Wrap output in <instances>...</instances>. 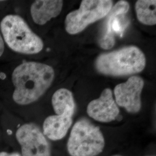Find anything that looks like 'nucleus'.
Here are the masks:
<instances>
[{
    "instance_id": "ddd939ff",
    "label": "nucleus",
    "mask_w": 156,
    "mask_h": 156,
    "mask_svg": "<svg viewBox=\"0 0 156 156\" xmlns=\"http://www.w3.org/2000/svg\"><path fill=\"white\" fill-rule=\"evenodd\" d=\"M135 11L140 23L147 26L156 24V1L138 0L136 2Z\"/></svg>"
},
{
    "instance_id": "dca6fc26",
    "label": "nucleus",
    "mask_w": 156,
    "mask_h": 156,
    "mask_svg": "<svg viewBox=\"0 0 156 156\" xmlns=\"http://www.w3.org/2000/svg\"><path fill=\"white\" fill-rule=\"evenodd\" d=\"M120 156V155H115V156Z\"/></svg>"
},
{
    "instance_id": "a211bd4d",
    "label": "nucleus",
    "mask_w": 156,
    "mask_h": 156,
    "mask_svg": "<svg viewBox=\"0 0 156 156\" xmlns=\"http://www.w3.org/2000/svg\"></svg>"
},
{
    "instance_id": "20e7f679",
    "label": "nucleus",
    "mask_w": 156,
    "mask_h": 156,
    "mask_svg": "<svg viewBox=\"0 0 156 156\" xmlns=\"http://www.w3.org/2000/svg\"><path fill=\"white\" fill-rule=\"evenodd\" d=\"M104 146V137L100 128L86 119L74 124L67 143V149L71 156H97Z\"/></svg>"
},
{
    "instance_id": "9b49d317",
    "label": "nucleus",
    "mask_w": 156,
    "mask_h": 156,
    "mask_svg": "<svg viewBox=\"0 0 156 156\" xmlns=\"http://www.w3.org/2000/svg\"><path fill=\"white\" fill-rule=\"evenodd\" d=\"M73 114L74 113L66 112L46 117L43 124L44 135L53 140L63 138L72 125Z\"/></svg>"
},
{
    "instance_id": "f257e3e1",
    "label": "nucleus",
    "mask_w": 156,
    "mask_h": 156,
    "mask_svg": "<svg viewBox=\"0 0 156 156\" xmlns=\"http://www.w3.org/2000/svg\"><path fill=\"white\" fill-rule=\"evenodd\" d=\"M3 91L11 93L12 101L19 105H27L45 94L55 78L53 68L37 62H23L3 73Z\"/></svg>"
},
{
    "instance_id": "9d476101",
    "label": "nucleus",
    "mask_w": 156,
    "mask_h": 156,
    "mask_svg": "<svg viewBox=\"0 0 156 156\" xmlns=\"http://www.w3.org/2000/svg\"><path fill=\"white\" fill-rule=\"evenodd\" d=\"M62 5L61 0L35 1L30 6L31 19L35 24L44 26L60 14Z\"/></svg>"
},
{
    "instance_id": "1a4fd4ad",
    "label": "nucleus",
    "mask_w": 156,
    "mask_h": 156,
    "mask_svg": "<svg viewBox=\"0 0 156 156\" xmlns=\"http://www.w3.org/2000/svg\"><path fill=\"white\" fill-rule=\"evenodd\" d=\"M129 4L126 1H120L113 6L111 10L106 15L103 23L98 39L101 48L104 49H111L115 44V33L113 30V23L120 17L128 12Z\"/></svg>"
},
{
    "instance_id": "39448f33",
    "label": "nucleus",
    "mask_w": 156,
    "mask_h": 156,
    "mask_svg": "<svg viewBox=\"0 0 156 156\" xmlns=\"http://www.w3.org/2000/svg\"><path fill=\"white\" fill-rule=\"evenodd\" d=\"M113 7L111 0H83L79 8L66 17L65 28L71 35L83 31L89 24L105 17Z\"/></svg>"
},
{
    "instance_id": "423d86ee",
    "label": "nucleus",
    "mask_w": 156,
    "mask_h": 156,
    "mask_svg": "<svg viewBox=\"0 0 156 156\" xmlns=\"http://www.w3.org/2000/svg\"><path fill=\"white\" fill-rule=\"evenodd\" d=\"M16 137L21 146L23 156H50V145L39 127L26 123L17 129Z\"/></svg>"
},
{
    "instance_id": "4468645a",
    "label": "nucleus",
    "mask_w": 156,
    "mask_h": 156,
    "mask_svg": "<svg viewBox=\"0 0 156 156\" xmlns=\"http://www.w3.org/2000/svg\"><path fill=\"white\" fill-rule=\"evenodd\" d=\"M5 49V45L1 36V34L0 33V58L4 55Z\"/></svg>"
},
{
    "instance_id": "f8f14e48",
    "label": "nucleus",
    "mask_w": 156,
    "mask_h": 156,
    "mask_svg": "<svg viewBox=\"0 0 156 156\" xmlns=\"http://www.w3.org/2000/svg\"><path fill=\"white\" fill-rule=\"evenodd\" d=\"M51 104L57 115L66 112H75L74 98L73 93L69 90L62 88L56 91L51 97Z\"/></svg>"
},
{
    "instance_id": "f3484780",
    "label": "nucleus",
    "mask_w": 156,
    "mask_h": 156,
    "mask_svg": "<svg viewBox=\"0 0 156 156\" xmlns=\"http://www.w3.org/2000/svg\"><path fill=\"white\" fill-rule=\"evenodd\" d=\"M4 2V1H0V2Z\"/></svg>"
},
{
    "instance_id": "0eeeda50",
    "label": "nucleus",
    "mask_w": 156,
    "mask_h": 156,
    "mask_svg": "<svg viewBox=\"0 0 156 156\" xmlns=\"http://www.w3.org/2000/svg\"><path fill=\"white\" fill-rule=\"evenodd\" d=\"M144 87V80L138 76H133L114 89L116 104L124 108L129 113H135L141 108L140 95Z\"/></svg>"
},
{
    "instance_id": "f03ea898",
    "label": "nucleus",
    "mask_w": 156,
    "mask_h": 156,
    "mask_svg": "<svg viewBox=\"0 0 156 156\" xmlns=\"http://www.w3.org/2000/svg\"><path fill=\"white\" fill-rule=\"evenodd\" d=\"M0 33L6 48L24 55H36L42 51L44 43L19 15L6 14L0 20Z\"/></svg>"
},
{
    "instance_id": "7ed1b4c3",
    "label": "nucleus",
    "mask_w": 156,
    "mask_h": 156,
    "mask_svg": "<svg viewBox=\"0 0 156 156\" xmlns=\"http://www.w3.org/2000/svg\"><path fill=\"white\" fill-rule=\"evenodd\" d=\"M146 66V57L139 48L128 46L119 50L100 55L95 62L99 73L121 76L142 72Z\"/></svg>"
},
{
    "instance_id": "2eb2a0df",
    "label": "nucleus",
    "mask_w": 156,
    "mask_h": 156,
    "mask_svg": "<svg viewBox=\"0 0 156 156\" xmlns=\"http://www.w3.org/2000/svg\"><path fill=\"white\" fill-rule=\"evenodd\" d=\"M0 156H20L18 153H8L5 151H2L0 153Z\"/></svg>"
},
{
    "instance_id": "6e6552de",
    "label": "nucleus",
    "mask_w": 156,
    "mask_h": 156,
    "mask_svg": "<svg viewBox=\"0 0 156 156\" xmlns=\"http://www.w3.org/2000/svg\"><path fill=\"white\" fill-rule=\"evenodd\" d=\"M87 113L90 117L100 122L108 123L116 120L120 111L111 90H104L98 98L91 101L87 105Z\"/></svg>"
}]
</instances>
